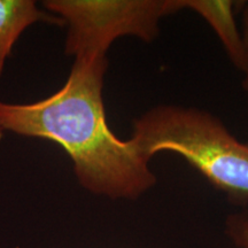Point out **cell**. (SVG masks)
Returning a JSON list of instances; mask_svg holds the SVG:
<instances>
[{"label":"cell","mask_w":248,"mask_h":248,"mask_svg":"<svg viewBox=\"0 0 248 248\" xmlns=\"http://www.w3.org/2000/svg\"><path fill=\"white\" fill-rule=\"evenodd\" d=\"M44 6L68 26L66 54L107 58L121 37L152 43L162 18L181 12L179 0H47Z\"/></svg>","instance_id":"3957f363"},{"label":"cell","mask_w":248,"mask_h":248,"mask_svg":"<svg viewBox=\"0 0 248 248\" xmlns=\"http://www.w3.org/2000/svg\"><path fill=\"white\" fill-rule=\"evenodd\" d=\"M235 4L237 2L231 0H179L182 11H193L209 24L233 66L244 71L246 53L243 33L235 22Z\"/></svg>","instance_id":"277c9868"},{"label":"cell","mask_w":248,"mask_h":248,"mask_svg":"<svg viewBox=\"0 0 248 248\" xmlns=\"http://www.w3.org/2000/svg\"><path fill=\"white\" fill-rule=\"evenodd\" d=\"M130 140L147 161L160 152L179 154L232 202L248 203V142L209 111L159 105L133 121Z\"/></svg>","instance_id":"7a4b0ae2"},{"label":"cell","mask_w":248,"mask_h":248,"mask_svg":"<svg viewBox=\"0 0 248 248\" xmlns=\"http://www.w3.org/2000/svg\"><path fill=\"white\" fill-rule=\"evenodd\" d=\"M2 135H4V131H2V129H0V140H1Z\"/></svg>","instance_id":"ba28073f"},{"label":"cell","mask_w":248,"mask_h":248,"mask_svg":"<svg viewBox=\"0 0 248 248\" xmlns=\"http://www.w3.org/2000/svg\"><path fill=\"white\" fill-rule=\"evenodd\" d=\"M37 22L64 24L60 17L40 11L32 0H0V73L23 31Z\"/></svg>","instance_id":"5b68a950"},{"label":"cell","mask_w":248,"mask_h":248,"mask_svg":"<svg viewBox=\"0 0 248 248\" xmlns=\"http://www.w3.org/2000/svg\"><path fill=\"white\" fill-rule=\"evenodd\" d=\"M226 235L238 248H248V210L233 213L225 222Z\"/></svg>","instance_id":"8992f818"},{"label":"cell","mask_w":248,"mask_h":248,"mask_svg":"<svg viewBox=\"0 0 248 248\" xmlns=\"http://www.w3.org/2000/svg\"><path fill=\"white\" fill-rule=\"evenodd\" d=\"M243 39L245 44V53H246V64L243 73L245 74L244 78V89L248 95V2L244 5L243 11Z\"/></svg>","instance_id":"52a82bcc"},{"label":"cell","mask_w":248,"mask_h":248,"mask_svg":"<svg viewBox=\"0 0 248 248\" xmlns=\"http://www.w3.org/2000/svg\"><path fill=\"white\" fill-rule=\"evenodd\" d=\"M107 58L75 59L60 90L26 105L0 101V129L60 145L79 184L113 200H136L156 184L150 161L108 125L104 90Z\"/></svg>","instance_id":"6da1fadb"}]
</instances>
